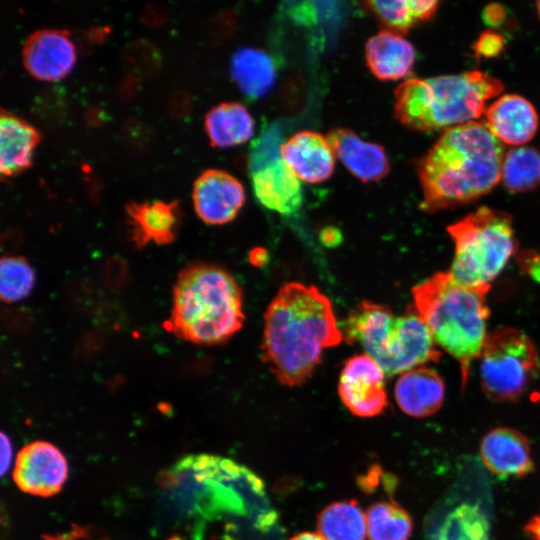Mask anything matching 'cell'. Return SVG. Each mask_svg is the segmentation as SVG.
I'll use <instances>...</instances> for the list:
<instances>
[{
	"instance_id": "obj_1",
	"label": "cell",
	"mask_w": 540,
	"mask_h": 540,
	"mask_svg": "<svg viewBox=\"0 0 540 540\" xmlns=\"http://www.w3.org/2000/svg\"><path fill=\"white\" fill-rule=\"evenodd\" d=\"M342 339L326 295L313 285L289 282L264 313L262 359L281 384L296 387L312 376L323 350Z\"/></svg>"
},
{
	"instance_id": "obj_2",
	"label": "cell",
	"mask_w": 540,
	"mask_h": 540,
	"mask_svg": "<svg viewBox=\"0 0 540 540\" xmlns=\"http://www.w3.org/2000/svg\"><path fill=\"white\" fill-rule=\"evenodd\" d=\"M504 155L484 121L447 129L417 164L420 208L435 212L486 194L501 180Z\"/></svg>"
},
{
	"instance_id": "obj_3",
	"label": "cell",
	"mask_w": 540,
	"mask_h": 540,
	"mask_svg": "<svg viewBox=\"0 0 540 540\" xmlns=\"http://www.w3.org/2000/svg\"><path fill=\"white\" fill-rule=\"evenodd\" d=\"M244 320L242 290L228 271L201 262L180 271L164 325L169 332L194 344L216 345L240 330Z\"/></svg>"
},
{
	"instance_id": "obj_4",
	"label": "cell",
	"mask_w": 540,
	"mask_h": 540,
	"mask_svg": "<svg viewBox=\"0 0 540 540\" xmlns=\"http://www.w3.org/2000/svg\"><path fill=\"white\" fill-rule=\"evenodd\" d=\"M502 90L498 79L478 70L410 78L394 92V116L415 130L450 129L479 119Z\"/></svg>"
},
{
	"instance_id": "obj_5",
	"label": "cell",
	"mask_w": 540,
	"mask_h": 540,
	"mask_svg": "<svg viewBox=\"0 0 540 540\" xmlns=\"http://www.w3.org/2000/svg\"><path fill=\"white\" fill-rule=\"evenodd\" d=\"M412 296L435 343L459 362L464 387L487 337L485 295L459 283L450 272H438L414 286Z\"/></svg>"
},
{
	"instance_id": "obj_6",
	"label": "cell",
	"mask_w": 540,
	"mask_h": 540,
	"mask_svg": "<svg viewBox=\"0 0 540 540\" xmlns=\"http://www.w3.org/2000/svg\"><path fill=\"white\" fill-rule=\"evenodd\" d=\"M342 333L348 344H360L387 376L437 362L441 355L417 311L395 316L389 307L369 300L351 311Z\"/></svg>"
},
{
	"instance_id": "obj_7",
	"label": "cell",
	"mask_w": 540,
	"mask_h": 540,
	"mask_svg": "<svg viewBox=\"0 0 540 540\" xmlns=\"http://www.w3.org/2000/svg\"><path fill=\"white\" fill-rule=\"evenodd\" d=\"M447 230L455 245L450 274L464 286L486 295L516 251L511 217L480 207Z\"/></svg>"
},
{
	"instance_id": "obj_8",
	"label": "cell",
	"mask_w": 540,
	"mask_h": 540,
	"mask_svg": "<svg viewBox=\"0 0 540 540\" xmlns=\"http://www.w3.org/2000/svg\"><path fill=\"white\" fill-rule=\"evenodd\" d=\"M206 480L213 516L240 517L257 531L267 532L277 520L262 480L248 468L215 455L193 456Z\"/></svg>"
},
{
	"instance_id": "obj_9",
	"label": "cell",
	"mask_w": 540,
	"mask_h": 540,
	"mask_svg": "<svg viewBox=\"0 0 540 540\" xmlns=\"http://www.w3.org/2000/svg\"><path fill=\"white\" fill-rule=\"evenodd\" d=\"M480 358V380L494 402L520 398L540 372L534 342L522 331L499 327L487 334Z\"/></svg>"
},
{
	"instance_id": "obj_10",
	"label": "cell",
	"mask_w": 540,
	"mask_h": 540,
	"mask_svg": "<svg viewBox=\"0 0 540 540\" xmlns=\"http://www.w3.org/2000/svg\"><path fill=\"white\" fill-rule=\"evenodd\" d=\"M338 394L355 416L374 417L388 406L385 373L367 354L349 358L340 373Z\"/></svg>"
},
{
	"instance_id": "obj_11",
	"label": "cell",
	"mask_w": 540,
	"mask_h": 540,
	"mask_svg": "<svg viewBox=\"0 0 540 540\" xmlns=\"http://www.w3.org/2000/svg\"><path fill=\"white\" fill-rule=\"evenodd\" d=\"M68 477V463L63 453L47 441H34L17 455L13 479L25 493L50 497L57 494Z\"/></svg>"
},
{
	"instance_id": "obj_12",
	"label": "cell",
	"mask_w": 540,
	"mask_h": 540,
	"mask_svg": "<svg viewBox=\"0 0 540 540\" xmlns=\"http://www.w3.org/2000/svg\"><path fill=\"white\" fill-rule=\"evenodd\" d=\"M193 204L199 218L211 225H222L236 218L245 202L239 180L220 169H208L195 180Z\"/></svg>"
},
{
	"instance_id": "obj_13",
	"label": "cell",
	"mask_w": 540,
	"mask_h": 540,
	"mask_svg": "<svg viewBox=\"0 0 540 540\" xmlns=\"http://www.w3.org/2000/svg\"><path fill=\"white\" fill-rule=\"evenodd\" d=\"M70 32L64 29L44 28L31 33L22 48L26 70L35 78L55 81L66 76L75 59V44Z\"/></svg>"
},
{
	"instance_id": "obj_14",
	"label": "cell",
	"mask_w": 540,
	"mask_h": 540,
	"mask_svg": "<svg viewBox=\"0 0 540 540\" xmlns=\"http://www.w3.org/2000/svg\"><path fill=\"white\" fill-rule=\"evenodd\" d=\"M279 155L295 176L306 183L331 177L335 154L327 138L315 131H299L279 147Z\"/></svg>"
},
{
	"instance_id": "obj_15",
	"label": "cell",
	"mask_w": 540,
	"mask_h": 540,
	"mask_svg": "<svg viewBox=\"0 0 540 540\" xmlns=\"http://www.w3.org/2000/svg\"><path fill=\"white\" fill-rule=\"evenodd\" d=\"M480 457L493 474L524 477L535 469L527 437L509 427H496L481 439Z\"/></svg>"
},
{
	"instance_id": "obj_16",
	"label": "cell",
	"mask_w": 540,
	"mask_h": 540,
	"mask_svg": "<svg viewBox=\"0 0 540 540\" xmlns=\"http://www.w3.org/2000/svg\"><path fill=\"white\" fill-rule=\"evenodd\" d=\"M251 179L254 194L265 208L288 215L301 207L303 195L300 180L280 155L254 168Z\"/></svg>"
},
{
	"instance_id": "obj_17",
	"label": "cell",
	"mask_w": 540,
	"mask_h": 540,
	"mask_svg": "<svg viewBox=\"0 0 540 540\" xmlns=\"http://www.w3.org/2000/svg\"><path fill=\"white\" fill-rule=\"evenodd\" d=\"M335 157L362 182L384 178L390 164L383 146L364 141L354 131L334 128L326 136Z\"/></svg>"
},
{
	"instance_id": "obj_18",
	"label": "cell",
	"mask_w": 540,
	"mask_h": 540,
	"mask_svg": "<svg viewBox=\"0 0 540 540\" xmlns=\"http://www.w3.org/2000/svg\"><path fill=\"white\" fill-rule=\"evenodd\" d=\"M487 128L501 143L521 145L530 141L538 129V114L534 106L517 94L497 98L485 113Z\"/></svg>"
},
{
	"instance_id": "obj_19",
	"label": "cell",
	"mask_w": 540,
	"mask_h": 540,
	"mask_svg": "<svg viewBox=\"0 0 540 540\" xmlns=\"http://www.w3.org/2000/svg\"><path fill=\"white\" fill-rule=\"evenodd\" d=\"M125 210L131 228V240L138 248L150 242L158 245L171 243L176 236L179 222L178 201L126 203Z\"/></svg>"
},
{
	"instance_id": "obj_20",
	"label": "cell",
	"mask_w": 540,
	"mask_h": 540,
	"mask_svg": "<svg viewBox=\"0 0 540 540\" xmlns=\"http://www.w3.org/2000/svg\"><path fill=\"white\" fill-rule=\"evenodd\" d=\"M445 386L432 369L418 367L406 371L397 379L394 396L399 408L407 415L424 418L442 406Z\"/></svg>"
},
{
	"instance_id": "obj_21",
	"label": "cell",
	"mask_w": 540,
	"mask_h": 540,
	"mask_svg": "<svg viewBox=\"0 0 540 540\" xmlns=\"http://www.w3.org/2000/svg\"><path fill=\"white\" fill-rule=\"evenodd\" d=\"M365 57L376 78L390 81L409 74L416 54L413 45L401 34L384 29L367 40Z\"/></svg>"
},
{
	"instance_id": "obj_22",
	"label": "cell",
	"mask_w": 540,
	"mask_h": 540,
	"mask_svg": "<svg viewBox=\"0 0 540 540\" xmlns=\"http://www.w3.org/2000/svg\"><path fill=\"white\" fill-rule=\"evenodd\" d=\"M40 140L39 131L27 121L1 109L0 173L14 176L31 166L32 151Z\"/></svg>"
},
{
	"instance_id": "obj_23",
	"label": "cell",
	"mask_w": 540,
	"mask_h": 540,
	"mask_svg": "<svg viewBox=\"0 0 540 540\" xmlns=\"http://www.w3.org/2000/svg\"><path fill=\"white\" fill-rule=\"evenodd\" d=\"M205 130L214 147L228 148L247 142L254 133V119L244 105L222 102L205 115Z\"/></svg>"
},
{
	"instance_id": "obj_24",
	"label": "cell",
	"mask_w": 540,
	"mask_h": 540,
	"mask_svg": "<svg viewBox=\"0 0 540 540\" xmlns=\"http://www.w3.org/2000/svg\"><path fill=\"white\" fill-rule=\"evenodd\" d=\"M275 74L272 59L260 49L241 48L232 56V78L248 97L264 96L272 88Z\"/></svg>"
},
{
	"instance_id": "obj_25",
	"label": "cell",
	"mask_w": 540,
	"mask_h": 540,
	"mask_svg": "<svg viewBox=\"0 0 540 540\" xmlns=\"http://www.w3.org/2000/svg\"><path fill=\"white\" fill-rule=\"evenodd\" d=\"M317 526L326 540H365L367 533L366 515L353 499L327 505L318 514Z\"/></svg>"
},
{
	"instance_id": "obj_26",
	"label": "cell",
	"mask_w": 540,
	"mask_h": 540,
	"mask_svg": "<svg viewBox=\"0 0 540 540\" xmlns=\"http://www.w3.org/2000/svg\"><path fill=\"white\" fill-rule=\"evenodd\" d=\"M431 540H490L488 517L479 504L461 503L444 517Z\"/></svg>"
},
{
	"instance_id": "obj_27",
	"label": "cell",
	"mask_w": 540,
	"mask_h": 540,
	"mask_svg": "<svg viewBox=\"0 0 540 540\" xmlns=\"http://www.w3.org/2000/svg\"><path fill=\"white\" fill-rule=\"evenodd\" d=\"M439 2L435 0L368 1L366 5L381 22L396 33H406L414 25L432 18Z\"/></svg>"
},
{
	"instance_id": "obj_28",
	"label": "cell",
	"mask_w": 540,
	"mask_h": 540,
	"mask_svg": "<svg viewBox=\"0 0 540 540\" xmlns=\"http://www.w3.org/2000/svg\"><path fill=\"white\" fill-rule=\"evenodd\" d=\"M366 519L370 540H409L413 530L410 514L393 500L372 504Z\"/></svg>"
},
{
	"instance_id": "obj_29",
	"label": "cell",
	"mask_w": 540,
	"mask_h": 540,
	"mask_svg": "<svg viewBox=\"0 0 540 540\" xmlns=\"http://www.w3.org/2000/svg\"><path fill=\"white\" fill-rule=\"evenodd\" d=\"M501 180L511 192H526L540 184V152L517 147L504 155Z\"/></svg>"
},
{
	"instance_id": "obj_30",
	"label": "cell",
	"mask_w": 540,
	"mask_h": 540,
	"mask_svg": "<svg viewBox=\"0 0 540 540\" xmlns=\"http://www.w3.org/2000/svg\"><path fill=\"white\" fill-rule=\"evenodd\" d=\"M35 276L30 264L23 257L5 255L0 263V296L6 303H13L28 296L34 286Z\"/></svg>"
},
{
	"instance_id": "obj_31",
	"label": "cell",
	"mask_w": 540,
	"mask_h": 540,
	"mask_svg": "<svg viewBox=\"0 0 540 540\" xmlns=\"http://www.w3.org/2000/svg\"><path fill=\"white\" fill-rule=\"evenodd\" d=\"M123 58L135 74L150 76L161 67V55L157 47L146 39H135L125 45Z\"/></svg>"
},
{
	"instance_id": "obj_32",
	"label": "cell",
	"mask_w": 540,
	"mask_h": 540,
	"mask_svg": "<svg viewBox=\"0 0 540 540\" xmlns=\"http://www.w3.org/2000/svg\"><path fill=\"white\" fill-rule=\"evenodd\" d=\"M121 132L125 143L135 151L144 150L151 140L150 128L138 119L124 121Z\"/></svg>"
},
{
	"instance_id": "obj_33",
	"label": "cell",
	"mask_w": 540,
	"mask_h": 540,
	"mask_svg": "<svg viewBox=\"0 0 540 540\" xmlns=\"http://www.w3.org/2000/svg\"><path fill=\"white\" fill-rule=\"evenodd\" d=\"M102 276L109 289L119 291L128 278V265L120 257H111L104 264Z\"/></svg>"
},
{
	"instance_id": "obj_34",
	"label": "cell",
	"mask_w": 540,
	"mask_h": 540,
	"mask_svg": "<svg viewBox=\"0 0 540 540\" xmlns=\"http://www.w3.org/2000/svg\"><path fill=\"white\" fill-rule=\"evenodd\" d=\"M504 47L502 36L494 32H485L480 35L474 44L476 54L483 57L498 55Z\"/></svg>"
},
{
	"instance_id": "obj_35",
	"label": "cell",
	"mask_w": 540,
	"mask_h": 540,
	"mask_svg": "<svg viewBox=\"0 0 540 540\" xmlns=\"http://www.w3.org/2000/svg\"><path fill=\"white\" fill-rule=\"evenodd\" d=\"M192 108L191 95L183 89L173 91L168 98V110L174 117H183L190 113Z\"/></svg>"
},
{
	"instance_id": "obj_36",
	"label": "cell",
	"mask_w": 540,
	"mask_h": 540,
	"mask_svg": "<svg viewBox=\"0 0 540 540\" xmlns=\"http://www.w3.org/2000/svg\"><path fill=\"white\" fill-rule=\"evenodd\" d=\"M141 20L150 27L163 25L168 20V11L163 4L151 1L144 6L141 12Z\"/></svg>"
},
{
	"instance_id": "obj_37",
	"label": "cell",
	"mask_w": 540,
	"mask_h": 540,
	"mask_svg": "<svg viewBox=\"0 0 540 540\" xmlns=\"http://www.w3.org/2000/svg\"><path fill=\"white\" fill-rule=\"evenodd\" d=\"M141 88V82L135 73L125 74L116 87L117 96L125 101L131 100Z\"/></svg>"
},
{
	"instance_id": "obj_38",
	"label": "cell",
	"mask_w": 540,
	"mask_h": 540,
	"mask_svg": "<svg viewBox=\"0 0 540 540\" xmlns=\"http://www.w3.org/2000/svg\"><path fill=\"white\" fill-rule=\"evenodd\" d=\"M12 445L8 436L1 432V475L3 476L10 467L12 460Z\"/></svg>"
},
{
	"instance_id": "obj_39",
	"label": "cell",
	"mask_w": 540,
	"mask_h": 540,
	"mask_svg": "<svg viewBox=\"0 0 540 540\" xmlns=\"http://www.w3.org/2000/svg\"><path fill=\"white\" fill-rule=\"evenodd\" d=\"M21 234L16 230H7L1 236V247L6 253H11L19 246Z\"/></svg>"
},
{
	"instance_id": "obj_40",
	"label": "cell",
	"mask_w": 540,
	"mask_h": 540,
	"mask_svg": "<svg viewBox=\"0 0 540 540\" xmlns=\"http://www.w3.org/2000/svg\"><path fill=\"white\" fill-rule=\"evenodd\" d=\"M504 15L503 7L492 4L484 10L483 18L490 25H498L503 21Z\"/></svg>"
},
{
	"instance_id": "obj_41",
	"label": "cell",
	"mask_w": 540,
	"mask_h": 540,
	"mask_svg": "<svg viewBox=\"0 0 540 540\" xmlns=\"http://www.w3.org/2000/svg\"><path fill=\"white\" fill-rule=\"evenodd\" d=\"M84 118L89 126H99L106 120V114L101 108L93 106L86 110Z\"/></svg>"
},
{
	"instance_id": "obj_42",
	"label": "cell",
	"mask_w": 540,
	"mask_h": 540,
	"mask_svg": "<svg viewBox=\"0 0 540 540\" xmlns=\"http://www.w3.org/2000/svg\"><path fill=\"white\" fill-rule=\"evenodd\" d=\"M110 28L108 26H93L87 32V37L90 40L91 44H98L104 41L106 36L109 34Z\"/></svg>"
},
{
	"instance_id": "obj_43",
	"label": "cell",
	"mask_w": 540,
	"mask_h": 540,
	"mask_svg": "<svg viewBox=\"0 0 540 540\" xmlns=\"http://www.w3.org/2000/svg\"><path fill=\"white\" fill-rule=\"evenodd\" d=\"M524 531L534 540H540V513L534 515L524 526Z\"/></svg>"
},
{
	"instance_id": "obj_44",
	"label": "cell",
	"mask_w": 540,
	"mask_h": 540,
	"mask_svg": "<svg viewBox=\"0 0 540 540\" xmlns=\"http://www.w3.org/2000/svg\"><path fill=\"white\" fill-rule=\"evenodd\" d=\"M288 540H326L319 532H302Z\"/></svg>"
},
{
	"instance_id": "obj_45",
	"label": "cell",
	"mask_w": 540,
	"mask_h": 540,
	"mask_svg": "<svg viewBox=\"0 0 540 540\" xmlns=\"http://www.w3.org/2000/svg\"><path fill=\"white\" fill-rule=\"evenodd\" d=\"M536 6H537V12H538V15H539V17H540V1H538V2L536 3Z\"/></svg>"
}]
</instances>
